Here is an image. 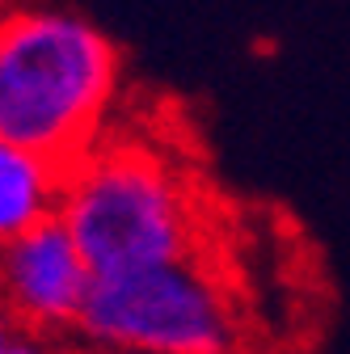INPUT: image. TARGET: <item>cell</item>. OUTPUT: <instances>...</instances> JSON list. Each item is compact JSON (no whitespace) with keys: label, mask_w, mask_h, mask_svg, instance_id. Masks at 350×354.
Returning a JSON list of instances; mask_svg holds the SVG:
<instances>
[{"label":"cell","mask_w":350,"mask_h":354,"mask_svg":"<svg viewBox=\"0 0 350 354\" xmlns=\"http://www.w3.org/2000/svg\"><path fill=\"white\" fill-rule=\"evenodd\" d=\"M72 337L89 354H241L245 317L228 279L199 253L93 279Z\"/></svg>","instance_id":"3"},{"label":"cell","mask_w":350,"mask_h":354,"mask_svg":"<svg viewBox=\"0 0 350 354\" xmlns=\"http://www.w3.org/2000/svg\"><path fill=\"white\" fill-rule=\"evenodd\" d=\"M64 194V169L0 140V249L51 224Z\"/></svg>","instance_id":"5"},{"label":"cell","mask_w":350,"mask_h":354,"mask_svg":"<svg viewBox=\"0 0 350 354\" xmlns=\"http://www.w3.org/2000/svg\"><path fill=\"white\" fill-rule=\"evenodd\" d=\"M9 354H59L51 342H38V337H17Z\"/></svg>","instance_id":"6"},{"label":"cell","mask_w":350,"mask_h":354,"mask_svg":"<svg viewBox=\"0 0 350 354\" xmlns=\"http://www.w3.org/2000/svg\"><path fill=\"white\" fill-rule=\"evenodd\" d=\"M89 287L93 270L84 266L59 219L0 249V317L13 325L17 337L51 342L76 333Z\"/></svg>","instance_id":"4"},{"label":"cell","mask_w":350,"mask_h":354,"mask_svg":"<svg viewBox=\"0 0 350 354\" xmlns=\"http://www.w3.org/2000/svg\"><path fill=\"white\" fill-rule=\"evenodd\" d=\"M55 219L93 279L186 261L203 249L190 177L144 140H102L68 165Z\"/></svg>","instance_id":"2"},{"label":"cell","mask_w":350,"mask_h":354,"mask_svg":"<svg viewBox=\"0 0 350 354\" xmlns=\"http://www.w3.org/2000/svg\"><path fill=\"white\" fill-rule=\"evenodd\" d=\"M13 342H17V333H13V325L0 317V354H9L13 350Z\"/></svg>","instance_id":"7"},{"label":"cell","mask_w":350,"mask_h":354,"mask_svg":"<svg viewBox=\"0 0 350 354\" xmlns=\"http://www.w3.org/2000/svg\"><path fill=\"white\" fill-rule=\"evenodd\" d=\"M118 97L114 42L72 9H0V140L59 169L106 140Z\"/></svg>","instance_id":"1"}]
</instances>
